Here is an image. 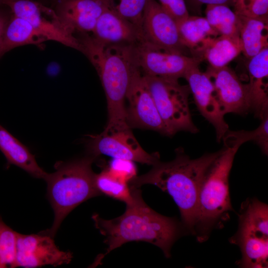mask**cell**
<instances>
[{
  "label": "cell",
  "mask_w": 268,
  "mask_h": 268,
  "mask_svg": "<svg viewBox=\"0 0 268 268\" xmlns=\"http://www.w3.org/2000/svg\"><path fill=\"white\" fill-rule=\"evenodd\" d=\"M47 41V39L29 22L11 13L2 35L0 58L16 47L26 45H39Z\"/></svg>",
  "instance_id": "obj_21"
},
{
  "label": "cell",
  "mask_w": 268,
  "mask_h": 268,
  "mask_svg": "<svg viewBox=\"0 0 268 268\" xmlns=\"http://www.w3.org/2000/svg\"><path fill=\"white\" fill-rule=\"evenodd\" d=\"M133 49L135 62L145 75L179 79L201 62L193 57L165 51L145 40L134 44Z\"/></svg>",
  "instance_id": "obj_8"
},
{
  "label": "cell",
  "mask_w": 268,
  "mask_h": 268,
  "mask_svg": "<svg viewBox=\"0 0 268 268\" xmlns=\"http://www.w3.org/2000/svg\"><path fill=\"white\" fill-rule=\"evenodd\" d=\"M87 148L89 154L97 157L100 154L114 159L137 162L153 165L160 160L158 153H149L140 146L131 129L107 131L90 136Z\"/></svg>",
  "instance_id": "obj_10"
},
{
  "label": "cell",
  "mask_w": 268,
  "mask_h": 268,
  "mask_svg": "<svg viewBox=\"0 0 268 268\" xmlns=\"http://www.w3.org/2000/svg\"><path fill=\"white\" fill-rule=\"evenodd\" d=\"M233 6L237 15L268 20V0H237Z\"/></svg>",
  "instance_id": "obj_29"
},
{
  "label": "cell",
  "mask_w": 268,
  "mask_h": 268,
  "mask_svg": "<svg viewBox=\"0 0 268 268\" xmlns=\"http://www.w3.org/2000/svg\"><path fill=\"white\" fill-rule=\"evenodd\" d=\"M11 15V12L6 5L0 6V48L4 31Z\"/></svg>",
  "instance_id": "obj_32"
},
{
  "label": "cell",
  "mask_w": 268,
  "mask_h": 268,
  "mask_svg": "<svg viewBox=\"0 0 268 268\" xmlns=\"http://www.w3.org/2000/svg\"><path fill=\"white\" fill-rule=\"evenodd\" d=\"M221 151L191 159L182 148H178L173 160L158 161L146 173L132 178L128 183L130 188L151 184L168 193L179 209L183 226L195 234L200 187L207 170Z\"/></svg>",
  "instance_id": "obj_1"
},
{
  "label": "cell",
  "mask_w": 268,
  "mask_h": 268,
  "mask_svg": "<svg viewBox=\"0 0 268 268\" xmlns=\"http://www.w3.org/2000/svg\"><path fill=\"white\" fill-rule=\"evenodd\" d=\"M239 148L224 147L207 170L199 195L195 235L205 240L210 231L226 220L232 210L229 190V176Z\"/></svg>",
  "instance_id": "obj_5"
},
{
  "label": "cell",
  "mask_w": 268,
  "mask_h": 268,
  "mask_svg": "<svg viewBox=\"0 0 268 268\" xmlns=\"http://www.w3.org/2000/svg\"><path fill=\"white\" fill-rule=\"evenodd\" d=\"M130 188L133 198L126 203V209L122 215L110 220L104 219L97 214L92 216L95 227L105 236L104 242L108 245L100 260L112 250L133 241L151 243L169 258L171 247L180 234L178 223L148 206L138 188Z\"/></svg>",
  "instance_id": "obj_2"
},
{
  "label": "cell",
  "mask_w": 268,
  "mask_h": 268,
  "mask_svg": "<svg viewBox=\"0 0 268 268\" xmlns=\"http://www.w3.org/2000/svg\"><path fill=\"white\" fill-rule=\"evenodd\" d=\"M72 258L70 252L59 249L49 235L17 234L14 268L59 266L69 263Z\"/></svg>",
  "instance_id": "obj_11"
},
{
  "label": "cell",
  "mask_w": 268,
  "mask_h": 268,
  "mask_svg": "<svg viewBox=\"0 0 268 268\" xmlns=\"http://www.w3.org/2000/svg\"><path fill=\"white\" fill-rule=\"evenodd\" d=\"M54 8L64 25L74 35L91 33L107 7L103 0H62Z\"/></svg>",
  "instance_id": "obj_15"
},
{
  "label": "cell",
  "mask_w": 268,
  "mask_h": 268,
  "mask_svg": "<svg viewBox=\"0 0 268 268\" xmlns=\"http://www.w3.org/2000/svg\"><path fill=\"white\" fill-rule=\"evenodd\" d=\"M38 0V1H40L42 2V0Z\"/></svg>",
  "instance_id": "obj_36"
},
{
  "label": "cell",
  "mask_w": 268,
  "mask_h": 268,
  "mask_svg": "<svg viewBox=\"0 0 268 268\" xmlns=\"http://www.w3.org/2000/svg\"><path fill=\"white\" fill-rule=\"evenodd\" d=\"M180 39L193 57L201 60V54L210 41L218 36L205 17L189 16L177 23Z\"/></svg>",
  "instance_id": "obj_19"
},
{
  "label": "cell",
  "mask_w": 268,
  "mask_h": 268,
  "mask_svg": "<svg viewBox=\"0 0 268 268\" xmlns=\"http://www.w3.org/2000/svg\"><path fill=\"white\" fill-rule=\"evenodd\" d=\"M103 0L107 8L133 24L142 32V17L147 0Z\"/></svg>",
  "instance_id": "obj_27"
},
{
  "label": "cell",
  "mask_w": 268,
  "mask_h": 268,
  "mask_svg": "<svg viewBox=\"0 0 268 268\" xmlns=\"http://www.w3.org/2000/svg\"><path fill=\"white\" fill-rule=\"evenodd\" d=\"M0 150L9 164L20 168L33 177L45 179L48 173L38 165L34 155L0 125Z\"/></svg>",
  "instance_id": "obj_20"
},
{
  "label": "cell",
  "mask_w": 268,
  "mask_h": 268,
  "mask_svg": "<svg viewBox=\"0 0 268 268\" xmlns=\"http://www.w3.org/2000/svg\"><path fill=\"white\" fill-rule=\"evenodd\" d=\"M248 72L251 112L262 120L268 116V47L249 59Z\"/></svg>",
  "instance_id": "obj_17"
},
{
  "label": "cell",
  "mask_w": 268,
  "mask_h": 268,
  "mask_svg": "<svg viewBox=\"0 0 268 268\" xmlns=\"http://www.w3.org/2000/svg\"><path fill=\"white\" fill-rule=\"evenodd\" d=\"M96 157L89 154L80 159L58 162L55 171L48 173L47 197L54 213L52 226L40 233L54 238L66 216L76 206L101 193L95 184L92 164Z\"/></svg>",
  "instance_id": "obj_4"
},
{
  "label": "cell",
  "mask_w": 268,
  "mask_h": 268,
  "mask_svg": "<svg viewBox=\"0 0 268 268\" xmlns=\"http://www.w3.org/2000/svg\"><path fill=\"white\" fill-rule=\"evenodd\" d=\"M91 35L106 44L133 45L143 39L142 32L136 26L108 8L98 18Z\"/></svg>",
  "instance_id": "obj_18"
},
{
  "label": "cell",
  "mask_w": 268,
  "mask_h": 268,
  "mask_svg": "<svg viewBox=\"0 0 268 268\" xmlns=\"http://www.w3.org/2000/svg\"><path fill=\"white\" fill-rule=\"evenodd\" d=\"M242 52L240 38L219 35L211 40L202 51L201 60L209 67L219 68L226 66Z\"/></svg>",
  "instance_id": "obj_23"
},
{
  "label": "cell",
  "mask_w": 268,
  "mask_h": 268,
  "mask_svg": "<svg viewBox=\"0 0 268 268\" xmlns=\"http://www.w3.org/2000/svg\"><path fill=\"white\" fill-rule=\"evenodd\" d=\"M11 13L29 22L48 41H54L81 52L77 37L61 21L54 8L37 0H3Z\"/></svg>",
  "instance_id": "obj_7"
},
{
  "label": "cell",
  "mask_w": 268,
  "mask_h": 268,
  "mask_svg": "<svg viewBox=\"0 0 268 268\" xmlns=\"http://www.w3.org/2000/svg\"><path fill=\"white\" fill-rule=\"evenodd\" d=\"M184 78L187 81L191 93L201 115L215 129L217 141L220 142L229 130L224 120V114L218 101L214 86L205 72L200 70L199 66L191 68Z\"/></svg>",
  "instance_id": "obj_13"
},
{
  "label": "cell",
  "mask_w": 268,
  "mask_h": 268,
  "mask_svg": "<svg viewBox=\"0 0 268 268\" xmlns=\"http://www.w3.org/2000/svg\"><path fill=\"white\" fill-rule=\"evenodd\" d=\"M205 12V18L219 35L240 38L239 17L229 6L208 4Z\"/></svg>",
  "instance_id": "obj_24"
},
{
  "label": "cell",
  "mask_w": 268,
  "mask_h": 268,
  "mask_svg": "<svg viewBox=\"0 0 268 268\" xmlns=\"http://www.w3.org/2000/svg\"><path fill=\"white\" fill-rule=\"evenodd\" d=\"M237 15L242 52L249 59L268 47V21Z\"/></svg>",
  "instance_id": "obj_22"
},
{
  "label": "cell",
  "mask_w": 268,
  "mask_h": 268,
  "mask_svg": "<svg viewBox=\"0 0 268 268\" xmlns=\"http://www.w3.org/2000/svg\"><path fill=\"white\" fill-rule=\"evenodd\" d=\"M126 120L129 127L156 131L172 136L162 120L143 75L136 63L126 94Z\"/></svg>",
  "instance_id": "obj_9"
},
{
  "label": "cell",
  "mask_w": 268,
  "mask_h": 268,
  "mask_svg": "<svg viewBox=\"0 0 268 268\" xmlns=\"http://www.w3.org/2000/svg\"><path fill=\"white\" fill-rule=\"evenodd\" d=\"M78 39L81 52L96 69L105 93L108 122L104 130L130 128L127 123L125 102L135 65L134 44H103L89 33L79 34Z\"/></svg>",
  "instance_id": "obj_3"
},
{
  "label": "cell",
  "mask_w": 268,
  "mask_h": 268,
  "mask_svg": "<svg viewBox=\"0 0 268 268\" xmlns=\"http://www.w3.org/2000/svg\"><path fill=\"white\" fill-rule=\"evenodd\" d=\"M194 4L201 5L202 4H224L233 5L235 0H190Z\"/></svg>",
  "instance_id": "obj_33"
},
{
  "label": "cell",
  "mask_w": 268,
  "mask_h": 268,
  "mask_svg": "<svg viewBox=\"0 0 268 268\" xmlns=\"http://www.w3.org/2000/svg\"><path fill=\"white\" fill-rule=\"evenodd\" d=\"M143 39L165 51L186 55L176 20L156 0H147L142 20Z\"/></svg>",
  "instance_id": "obj_12"
},
{
  "label": "cell",
  "mask_w": 268,
  "mask_h": 268,
  "mask_svg": "<svg viewBox=\"0 0 268 268\" xmlns=\"http://www.w3.org/2000/svg\"><path fill=\"white\" fill-rule=\"evenodd\" d=\"M3 0H0V6L3 5Z\"/></svg>",
  "instance_id": "obj_35"
},
{
  "label": "cell",
  "mask_w": 268,
  "mask_h": 268,
  "mask_svg": "<svg viewBox=\"0 0 268 268\" xmlns=\"http://www.w3.org/2000/svg\"><path fill=\"white\" fill-rule=\"evenodd\" d=\"M222 140L224 147H239L244 143L252 141L256 143L262 152L268 154V116L261 120L259 126L252 131L228 130Z\"/></svg>",
  "instance_id": "obj_25"
},
{
  "label": "cell",
  "mask_w": 268,
  "mask_h": 268,
  "mask_svg": "<svg viewBox=\"0 0 268 268\" xmlns=\"http://www.w3.org/2000/svg\"><path fill=\"white\" fill-rule=\"evenodd\" d=\"M17 234L0 216V268H14Z\"/></svg>",
  "instance_id": "obj_28"
},
{
  "label": "cell",
  "mask_w": 268,
  "mask_h": 268,
  "mask_svg": "<svg viewBox=\"0 0 268 268\" xmlns=\"http://www.w3.org/2000/svg\"><path fill=\"white\" fill-rule=\"evenodd\" d=\"M162 8L177 22L184 20L189 16L185 0H158Z\"/></svg>",
  "instance_id": "obj_30"
},
{
  "label": "cell",
  "mask_w": 268,
  "mask_h": 268,
  "mask_svg": "<svg viewBox=\"0 0 268 268\" xmlns=\"http://www.w3.org/2000/svg\"><path fill=\"white\" fill-rule=\"evenodd\" d=\"M205 72L212 81L224 115L231 113L245 115L251 112L246 84L233 70L227 66L219 68L209 67Z\"/></svg>",
  "instance_id": "obj_14"
},
{
  "label": "cell",
  "mask_w": 268,
  "mask_h": 268,
  "mask_svg": "<svg viewBox=\"0 0 268 268\" xmlns=\"http://www.w3.org/2000/svg\"><path fill=\"white\" fill-rule=\"evenodd\" d=\"M95 184L101 195H105L126 203L132 200L128 183L114 175L109 169L95 174Z\"/></svg>",
  "instance_id": "obj_26"
},
{
  "label": "cell",
  "mask_w": 268,
  "mask_h": 268,
  "mask_svg": "<svg viewBox=\"0 0 268 268\" xmlns=\"http://www.w3.org/2000/svg\"><path fill=\"white\" fill-rule=\"evenodd\" d=\"M51 2L54 4V5L57 3V2L62 0H50Z\"/></svg>",
  "instance_id": "obj_34"
},
{
  "label": "cell",
  "mask_w": 268,
  "mask_h": 268,
  "mask_svg": "<svg viewBox=\"0 0 268 268\" xmlns=\"http://www.w3.org/2000/svg\"><path fill=\"white\" fill-rule=\"evenodd\" d=\"M231 242L240 247L243 264L254 266L267 261L268 227L239 215V229Z\"/></svg>",
  "instance_id": "obj_16"
},
{
  "label": "cell",
  "mask_w": 268,
  "mask_h": 268,
  "mask_svg": "<svg viewBox=\"0 0 268 268\" xmlns=\"http://www.w3.org/2000/svg\"><path fill=\"white\" fill-rule=\"evenodd\" d=\"M143 75L158 113L171 135L180 131L196 134L189 105L191 91L178 79Z\"/></svg>",
  "instance_id": "obj_6"
},
{
  "label": "cell",
  "mask_w": 268,
  "mask_h": 268,
  "mask_svg": "<svg viewBox=\"0 0 268 268\" xmlns=\"http://www.w3.org/2000/svg\"><path fill=\"white\" fill-rule=\"evenodd\" d=\"M133 162L129 160L114 159L108 169L116 176L128 183L136 176Z\"/></svg>",
  "instance_id": "obj_31"
}]
</instances>
